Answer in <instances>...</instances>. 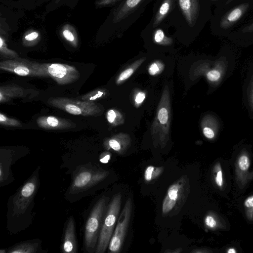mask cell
I'll use <instances>...</instances> for the list:
<instances>
[{"label":"cell","mask_w":253,"mask_h":253,"mask_svg":"<svg viewBox=\"0 0 253 253\" xmlns=\"http://www.w3.org/2000/svg\"><path fill=\"white\" fill-rule=\"evenodd\" d=\"M171 121L169 90L167 85L163 89L159 102L155 118L151 128V134L154 144L163 147L169 140Z\"/></svg>","instance_id":"obj_1"},{"label":"cell","mask_w":253,"mask_h":253,"mask_svg":"<svg viewBox=\"0 0 253 253\" xmlns=\"http://www.w3.org/2000/svg\"><path fill=\"white\" fill-rule=\"evenodd\" d=\"M108 199L102 197L93 207L86 222L84 230V246L88 253H95L98 238L106 211Z\"/></svg>","instance_id":"obj_2"},{"label":"cell","mask_w":253,"mask_h":253,"mask_svg":"<svg viewBox=\"0 0 253 253\" xmlns=\"http://www.w3.org/2000/svg\"><path fill=\"white\" fill-rule=\"evenodd\" d=\"M122 203V195L115 194L108 205L98 238L95 253H104L109 246L119 217Z\"/></svg>","instance_id":"obj_3"},{"label":"cell","mask_w":253,"mask_h":253,"mask_svg":"<svg viewBox=\"0 0 253 253\" xmlns=\"http://www.w3.org/2000/svg\"><path fill=\"white\" fill-rule=\"evenodd\" d=\"M47 102L50 105L74 115L97 116L101 114L103 111L102 107L94 102L86 101L77 98H50Z\"/></svg>","instance_id":"obj_4"},{"label":"cell","mask_w":253,"mask_h":253,"mask_svg":"<svg viewBox=\"0 0 253 253\" xmlns=\"http://www.w3.org/2000/svg\"><path fill=\"white\" fill-rule=\"evenodd\" d=\"M0 68L20 76L48 77L43 64L19 57L1 61Z\"/></svg>","instance_id":"obj_5"},{"label":"cell","mask_w":253,"mask_h":253,"mask_svg":"<svg viewBox=\"0 0 253 253\" xmlns=\"http://www.w3.org/2000/svg\"><path fill=\"white\" fill-rule=\"evenodd\" d=\"M38 178L35 175L18 191L12 201V217H21L28 211L36 194Z\"/></svg>","instance_id":"obj_6"},{"label":"cell","mask_w":253,"mask_h":253,"mask_svg":"<svg viewBox=\"0 0 253 253\" xmlns=\"http://www.w3.org/2000/svg\"><path fill=\"white\" fill-rule=\"evenodd\" d=\"M132 207L131 199L128 198L118 217L108 246L109 251L111 253H119L122 249L129 226Z\"/></svg>","instance_id":"obj_7"},{"label":"cell","mask_w":253,"mask_h":253,"mask_svg":"<svg viewBox=\"0 0 253 253\" xmlns=\"http://www.w3.org/2000/svg\"><path fill=\"white\" fill-rule=\"evenodd\" d=\"M48 77L58 84L65 85L76 81L80 77V72L74 66L61 63H43Z\"/></svg>","instance_id":"obj_8"},{"label":"cell","mask_w":253,"mask_h":253,"mask_svg":"<svg viewBox=\"0 0 253 253\" xmlns=\"http://www.w3.org/2000/svg\"><path fill=\"white\" fill-rule=\"evenodd\" d=\"M107 171L96 172L89 169L81 170L76 175L71 185V190L79 191L102 181L108 175Z\"/></svg>","instance_id":"obj_9"},{"label":"cell","mask_w":253,"mask_h":253,"mask_svg":"<svg viewBox=\"0 0 253 253\" xmlns=\"http://www.w3.org/2000/svg\"><path fill=\"white\" fill-rule=\"evenodd\" d=\"M253 0H247L241 3L235 5L221 17L219 20V28L221 30H226L240 21L249 9Z\"/></svg>","instance_id":"obj_10"},{"label":"cell","mask_w":253,"mask_h":253,"mask_svg":"<svg viewBox=\"0 0 253 253\" xmlns=\"http://www.w3.org/2000/svg\"><path fill=\"white\" fill-rule=\"evenodd\" d=\"M37 123L40 127L45 129H67L76 126L70 120L52 116L40 117Z\"/></svg>","instance_id":"obj_11"},{"label":"cell","mask_w":253,"mask_h":253,"mask_svg":"<svg viewBox=\"0 0 253 253\" xmlns=\"http://www.w3.org/2000/svg\"><path fill=\"white\" fill-rule=\"evenodd\" d=\"M182 187L183 182L181 179L169 186L162 204L163 215L169 213L175 206L182 194Z\"/></svg>","instance_id":"obj_12"},{"label":"cell","mask_w":253,"mask_h":253,"mask_svg":"<svg viewBox=\"0 0 253 253\" xmlns=\"http://www.w3.org/2000/svg\"><path fill=\"white\" fill-rule=\"evenodd\" d=\"M131 139L129 135L119 133L106 139L104 142L106 149H112L119 154H123L129 147Z\"/></svg>","instance_id":"obj_13"},{"label":"cell","mask_w":253,"mask_h":253,"mask_svg":"<svg viewBox=\"0 0 253 253\" xmlns=\"http://www.w3.org/2000/svg\"><path fill=\"white\" fill-rule=\"evenodd\" d=\"M31 93L27 89L18 85L8 84L0 87V102L5 103L13 98H24Z\"/></svg>","instance_id":"obj_14"},{"label":"cell","mask_w":253,"mask_h":253,"mask_svg":"<svg viewBox=\"0 0 253 253\" xmlns=\"http://www.w3.org/2000/svg\"><path fill=\"white\" fill-rule=\"evenodd\" d=\"M77 250L75 221L73 217H71L68 220L65 231L63 251L65 253H74Z\"/></svg>","instance_id":"obj_15"},{"label":"cell","mask_w":253,"mask_h":253,"mask_svg":"<svg viewBox=\"0 0 253 253\" xmlns=\"http://www.w3.org/2000/svg\"><path fill=\"white\" fill-rule=\"evenodd\" d=\"M203 135L208 139H212L219 129V123L216 117L211 114L205 116L201 123Z\"/></svg>","instance_id":"obj_16"},{"label":"cell","mask_w":253,"mask_h":253,"mask_svg":"<svg viewBox=\"0 0 253 253\" xmlns=\"http://www.w3.org/2000/svg\"><path fill=\"white\" fill-rule=\"evenodd\" d=\"M179 3L187 22L192 25L198 15V0H179Z\"/></svg>","instance_id":"obj_17"},{"label":"cell","mask_w":253,"mask_h":253,"mask_svg":"<svg viewBox=\"0 0 253 253\" xmlns=\"http://www.w3.org/2000/svg\"><path fill=\"white\" fill-rule=\"evenodd\" d=\"M225 60L221 58L214 66L207 72L206 78L211 84H217L221 82L225 74Z\"/></svg>","instance_id":"obj_18"},{"label":"cell","mask_w":253,"mask_h":253,"mask_svg":"<svg viewBox=\"0 0 253 253\" xmlns=\"http://www.w3.org/2000/svg\"><path fill=\"white\" fill-rule=\"evenodd\" d=\"M145 58H140L123 71L118 76L116 83L121 84L127 80L145 61Z\"/></svg>","instance_id":"obj_19"},{"label":"cell","mask_w":253,"mask_h":253,"mask_svg":"<svg viewBox=\"0 0 253 253\" xmlns=\"http://www.w3.org/2000/svg\"><path fill=\"white\" fill-rule=\"evenodd\" d=\"M63 37L72 45L77 47L78 44V39L75 29L71 25H64L61 30Z\"/></svg>","instance_id":"obj_20"},{"label":"cell","mask_w":253,"mask_h":253,"mask_svg":"<svg viewBox=\"0 0 253 253\" xmlns=\"http://www.w3.org/2000/svg\"><path fill=\"white\" fill-rule=\"evenodd\" d=\"M107 94V91L106 89L104 88H97L77 98L84 101L94 102L97 99L105 97L106 96Z\"/></svg>","instance_id":"obj_21"},{"label":"cell","mask_w":253,"mask_h":253,"mask_svg":"<svg viewBox=\"0 0 253 253\" xmlns=\"http://www.w3.org/2000/svg\"><path fill=\"white\" fill-rule=\"evenodd\" d=\"M106 118L108 123L113 126H117L124 123L123 115L116 109H110L106 113Z\"/></svg>","instance_id":"obj_22"},{"label":"cell","mask_w":253,"mask_h":253,"mask_svg":"<svg viewBox=\"0 0 253 253\" xmlns=\"http://www.w3.org/2000/svg\"><path fill=\"white\" fill-rule=\"evenodd\" d=\"M38 246L37 243H24L12 248L8 252L10 253H36L38 250Z\"/></svg>","instance_id":"obj_23"},{"label":"cell","mask_w":253,"mask_h":253,"mask_svg":"<svg viewBox=\"0 0 253 253\" xmlns=\"http://www.w3.org/2000/svg\"><path fill=\"white\" fill-rule=\"evenodd\" d=\"M164 170L163 167H155L149 166L145 169L144 177L146 181L149 182L157 178Z\"/></svg>","instance_id":"obj_24"},{"label":"cell","mask_w":253,"mask_h":253,"mask_svg":"<svg viewBox=\"0 0 253 253\" xmlns=\"http://www.w3.org/2000/svg\"><path fill=\"white\" fill-rule=\"evenodd\" d=\"M40 34L36 31L31 30L25 33L23 39V43L25 46H33L40 40Z\"/></svg>","instance_id":"obj_25"},{"label":"cell","mask_w":253,"mask_h":253,"mask_svg":"<svg viewBox=\"0 0 253 253\" xmlns=\"http://www.w3.org/2000/svg\"><path fill=\"white\" fill-rule=\"evenodd\" d=\"M0 52L1 55L10 59L19 58L16 52L7 48L4 40L1 37H0Z\"/></svg>","instance_id":"obj_26"},{"label":"cell","mask_w":253,"mask_h":253,"mask_svg":"<svg viewBox=\"0 0 253 253\" xmlns=\"http://www.w3.org/2000/svg\"><path fill=\"white\" fill-rule=\"evenodd\" d=\"M170 4L171 0H165L163 2L157 14L154 23L155 25L158 24L168 13L170 8Z\"/></svg>","instance_id":"obj_27"},{"label":"cell","mask_w":253,"mask_h":253,"mask_svg":"<svg viewBox=\"0 0 253 253\" xmlns=\"http://www.w3.org/2000/svg\"><path fill=\"white\" fill-rule=\"evenodd\" d=\"M165 68L164 64L159 60L153 62L149 66L148 71L152 76H155L161 74Z\"/></svg>","instance_id":"obj_28"},{"label":"cell","mask_w":253,"mask_h":253,"mask_svg":"<svg viewBox=\"0 0 253 253\" xmlns=\"http://www.w3.org/2000/svg\"><path fill=\"white\" fill-rule=\"evenodd\" d=\"M0 124L2 126L21 127L22 124L17 120L10 118L5 115L0 113Z\"/></svg>","instance_id":"obj_29"},{"label":"cell","mask_w":253,"mask_h":253,"mask_svg":"<svg viewBox=\"0 0 253 253\" xmlns=\"http://www.w3.org/2000/svg\"><path fill=\"white\" fill-rule=\"evenodd\" d=\"M154 40L157 43L163 45H168L172 42L171 39L166 37L163 31L161 29H158L156 31Z\"/></svg>","instance_id":"obj_30"},{"label":"cell","mask_w":253,"mask_h":253,"mask_svg":"<svg viewBox=\"0 0 253 253\" xmlns=\"http://www.w3.org/2000/svg\"><path fill=\"white\" fill-rule=\"evenodd\" d=\"M247 100L250 111L253 112V75L247 90Z\"/></svg>","instance_id":"obj_31"},{"label":"cell","mask_w":253,"mask_h":253,"mask_svg":"<svg viewBox=\"0 0 253 253\" xmlns=\"http://www.w3.org/2000/svg\"><path fill=\"white\" fill-rule=\"evenodd\" d=\"M238 32L245 39L253 40V22L242 28Z\"/></svg>","instance_id":"obj_32"},{"label":"cell","mask_w":253,"mask_h":253,"mask_svg":"<svg viewBox=\"0 0 253 253\" xmlns=\"http://www.w3.org/2000/svg\"><path fill=\"white\" fill-rule=\"evenodd\" d=\"M238 165L241 170H247L250 166V161L248 156L245 155L241 156L238 160Z\"/></svg>","instance_id":"obj_33"},{"label":"cell","mask_w":253,"mask_h":253,"mask_svg":"<svg viewBox=\"0 0 253 253\" xmlns=\"http://www.w3.org/2000/svg\"><path fill=\"white\" fill-rule=\"evenodd\" d=\"M145 98V93L143 91H138L136 93L134 96V105L136 107L141 105Z\"/></svg>","instance_id":"obj_34"},{"label":"cell","mask_w":253,"mask_h":253,"mask_svg":"<svg viewBox=\"0 0 253 253\" xmlns=\"http://www.w3.org/2000/svg\"><path fill=\"white\" fill-rule=\"evenodd\" d=\"M215 168L217 169L218 171L214 169L216 171V174L215 178L216 184L219 187H221L223 185V178H222V172L221 170L219 164L218 166H215Z\"/></svg>","instance_id":"obj_35"},{"label":"cell","mask_w":253,"mask_h":253,"mask_svg":"<svg viewBox=\"0 0 253 253\" xmlns=\"http://www.w3.org/2000/svg\"><path fill=\"white\" fill-rule=\"evenodd\" d=\"M205 223L206 225L210 228H214L216 225V222L213 217L208 215L205 218Z\"/></svg>","instance_id":"obj_36"},{"label":"cell","mask_w":253,"mask_h":253,"mask_svg":"<svg viewBox=\"0 0 253 253\" xmlns=\"http://www.w3.org/2000/svg\"><path fill=\"white\" fill-rule=\"evenodd\" d=\"M141 0H126V5L130 8L135 7L137 5Z\"/></svg>","instance_id":"obj_37"},{"label":"cell","mask_w":253,"mask_h":253,"mask_svg":"<svg viewBox=\"0 0 253 253\" xmlns=\"http://www.w3.org/2000/svg\"><path fill=\"white\" fill-rule=\"evenodd\" d=\"M245 207L247 208L253 207V195L248 197L244 203Z\"/></svg>","instance_id":"obj_38"},{"label":"cell","mask_w":253,"mask_h":253,"mask_svg":"<svg viewBox=\"0 0 253 253\" xmlns=\"http://www.w3.org/2000/svg\"><path fill=\"white\" fill-rule=\"evenodd\" d=\"M110 158V155L108 153H105V155L103 156L101 159L100 161L102 163H107Z\"/></svg>","instance_id":"obj_39"},{"label":"cell","mask_w":253,"mask_h":253,"mask_svg":"<svg viewBox=\"0 0 253 253\" xmlns=\"http://www.w3.org/2000/svg\"><path fill=\"white\" fill-rule=\"evenodd\" d=\"M236 252V251L235 250V249H233V248H231V249H229L228 251H227V253H235Z\"/></svg>","instance_id":"obj_40"}]
</instances>
